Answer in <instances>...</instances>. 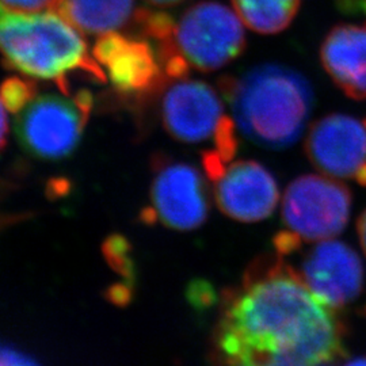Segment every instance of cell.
Returning <instances> with one entry per match:
<instances>
[{
	"mask_svg": "<svg viewBox=\"0 0 366 366\" xmlns=\"http://www.w3.org/2000/svg\"><path fill=\"white\" fill-rule=\"evenodd\" d=\"M345 328L277 252L227 290L214 331L222 366H316L345 355Z\"/></svg>",
	"mask_w": 366,
	"mask_h": 366,
	"instance_id": "6da1fadb",
	"label": "cell"
},
{
	"mask_svg": "<svg viewBox=\"0 0 366 366\" xmlns=\"http://www.w3.org/2000/svg\"><path fill=\"white\" fill-rule=\"evenodd\" d=\"M237 129L254 144L284 149L305 129L314 107V90L300 72L262 64L219 83Z\"/></svg>",
	"mask_w": 366,
	"mask_h": 366,
	"instance_id": "7a4b0ae2",
	"label": "cell"
},
{
	"mask_svg": "<svg viewBox=\"0 0 366 366\" xmlns=\"http://www.w3.org/2000/svg\"><path fill=\"white\" fill-rule=\"evenodd\" d=\"M64 18L56 13L0 14V52L6 66L25 75L53 79L69 95L66 75L83 71L105 81L102 68L87 52V45Z\"/></svg>",
	"mask_w": 366,
	"mask_h": 366,
	"instance_id": "3957f363",
	"label": "cell"
},
{
	"mask_svg": "<svg viewBox=\"0 0 366 366\" xmlns=\"http://www.w3.org/2000/svg\"><path fill=\"white\" fill-rule=\"evenodd\" d=\"M350 209L345 184L320 175L296 178L282 201L285 229L274 237L275 252L287 258L305 243L334 239L347 225Z\"/></svg>",
	"mask_w": 366,
	"mask_h": 366,
	"instance_id": "277c9868",
	"label": "cell"
},
{
	"mask_svg": "<svg viewBox=\"0 0 366 366\" xmlns=\"http://www.w3.org/2000/svg\"><path fill=\"white\" fill-rule=\"evenodd\" d=\"M246 34L237 14L217 1H201L183 13L160 54H179L190 68L213 72L237 59Z\"/></svg>",
	"mask_w": 366,
	"mask_h": 366,
	"instance_id": "5b68a950",
	"label": "cell"
},
{
	"mask_svg": "<svg viewBox=\"0 0 366 366\" xmlns=\"http://www.w3.org/2000/svg\"><path fill=\"white\" fill-rule=\"evenodd\" d=\"M92 109V92H78L71 99L54 94L34 98L18 114L15 133L33 157L57 160L78 147Z\"/></svg>",
	"mask_w": 366,
	"mask_h": 366,
	"instance_id": "8992f818",
	"label": "cell"
},
{
	"mask_svg": "<svg viewBox=\"0 0 366 366\" xmlns=\"http://www.w3.org/2000/svg\"><path fill=\"white\" fill-rule=\"evenodd\" d=\"M207 184L189 163L157 157L151 184V207L144 210L145 222H160L174 231H193L208 219Z\"/></svg>",
	"mask_w": 366,
	"mask_h": 366,
	"instance_id": "52a82bcc",
	"label": "cell"
},
{
	"mask_svg": "<svg viewBox=\"0 0 366 366\" xmlns=\"http://www.w3.org/2000/svg\"><path fill=\"white\" fill-rule=\"evenodd\" d=\"M295 270L315 297L334 311L353 302L364 288L365 274L358 254L334 239L317 242Z\"/></svg>",
	"mask_w": 366,
	"mask_h": 366,
	"instance_id": "ba28073f",
	"label": "cell"
},
{
	"mask_svg": "<svg viewBox=\"0 0 366 366\" xmlns=\"http://www.w3.org/2000/svg\"><path fill=\"white\" fill-rule=\"evenodd\" d=\"M305 152L327 177L366 186V124L331 114L316 121L308 132Z\"/></svg>",
	"mask_w": 366,
	"mask_h": 366,
	"instance_id": "9c48e42d",
	"label": "cell"
},
{
	"mask_svg": "<svg viewBox=\"0 0 366 366\" xmlns=\"http://www.w3.org/2000/svg\"><path fill=\"white\" fill-rule=\"evenodd\" d=\"M209 179L219 209L235 222H262L277 208V181L255 160L229 162Z\"/></svg>",
	"mask_w": 366,
	"mask_h": 366,
	"instance_id": "30bf717a",
	"label": "cell"
},
{
	"mask_svg": "<svg viewBox=\"0 0 366 366\" xmlns=\"http://www.w3.org/2000/svg\"><path fill=\"white\" fill-rule=\"evenodd\" d=\"M224 106L217 92L204 81L179 80L170 86L162 101L166 131L183 143H213L225 122Z\"/></svg>",
	"mask_w": 366,
	"mask_h": 366,
	"instance_id": "8fae6325",
	"label": "cell"
},
{
	"mask_svg": "<svg viewBox=\"0 0 366 366\" xmlns=\"http://www.w3.org/2000/svg\"><path fill=\"white\" fill-rule=\"evenodd\" d=\"M94 59L105 66L119 92H145L162 80L155 51L147 41L127 39L116 31L104 34L92 49Z\"/></svg>",
	"mask_w": 366,
	"mask_h": 366,
	"instance_id": "7c38bea8",
	"label": "cell"
},
{
	"mask_svg": "<svg viewBox=\"0 0 366 366\" xmlns=\"http://www.w3.org/2000/svg\"><path fill=\"white\" fill-rule=\"evenodd\" d=\"M320 60L349 98L366 101V25L334 27L322 44Z\"/></svg>",
	"mask_w": 366,
	"mask_h": 366,
	"instance_id": "4fadbf2b",
	"label": "cell"
},
{
	"mask_svg": "<svg viewBox=\"0 0 366 366\" xmlns=\"http://www.w3.org/2000/svg\"><path fill=\"white\" fill-rule=\"evenodd\" d=\"M53 11L86 34H107L136 19L134 0H56Z\"/></svg>",
	"mask_w": 366,
	"mask_h": 366,
	"instance_id": "5bb4252c",
	"label": "cell"
},
{
	"mask_svg": "<svg viewBox=\"0 0 366 366\" xmlns=\"http://www.w3.org/2000/svg\"><path fill=\"white\" fill-rule=\"evenodd\" d=\"M235 13L251 30L275 34L292 24L300 0H232Z\"/></svg>",
	"mask_w": 366,
	"mask_h": 366,
	"instance_id": "9a60e30c",
	"label": "cell"
},
{
	"mask_svg": "<svg viewBox=\"0 0 366 366\" xmlns=\"http://www.w3.org/2000/svg\"><path fill=\"white\" fill-rule=\"evenodd\" d=\"M36 97V84L31 80L21 78L6 79L0 86V98L6 109L18 114Z\"/></svg>",
	"mask_w": 366,
	"mask_h": 366,
	"instance_id": "2e32d148",
	"label": "cell"
},
{
	"mask_svg": "<svg viewBox=\"0 0 366 366\" xmlns=\"http://www.w3.org/2000/svg\"><path fill=\"white\" fill-rule=\"evenodd\" d=\"M136 22L143 29L145 36L157 39L159 45L170 41L177 24L169 14L149 10H137Z\"/></svg>",
	"mask_w": 366,
	"mask_h": 366,
	"instance_id": "e0dca14e",
	"label": "cell"
},
{
	"mask_svg": "<svg viewBox=\"0 0 366 366\" xmlns=\"http://www.w3.org/2000/svg\"><path fill=\"white\" fill-rule=\"evenodd\" d=\"M104 252H105L106 259L116 272L131 278L133 273L131 247L124 237L121 236L109 237L104 246Z\"/></svg>",
	"mask_w": 366,
	"mask_h": 366,
	"instance_id": "ac0fdd59",
	"label": "cell"
},
{
	"mask_svg": "<svg viewBox=\"0 0 366 366\" xmlns=\"http://www.w3.org/2000/svg\"><path fill=\"white\" fill-rule=\"evenodd\" d=\"M56 0H0L4 9L15 13H39L51 9Z\"/></svg>",
	"mask_w": 366,
	"mask_h": 366,
	"instance_id": "d6986e66",
	"label": "cell"
},
{
	"mask_svg": "<svg viewBox=\"0 0 366 366\" xmlns=\"http://www.w3.org/2000/svg\"><path fill=\"white\" fill-rule=\"evenodd\" d=\"M0 366H39L26 354L19 353L11 347L0 346Z\"/></svg>",
	"mask_w": 366,
	"mask_h": 366,
	"instance_id": "ffe728a7",
	"label": "cell"
},
{
	"mask_svg": "<svg viewBox=\"0 0 366 366\" xmlns=\"http://www.w3.org/2000/svg\"><path fill=\"white\" fill-rule=\"evenodd\" d=\"M4 104L0 98V151L4 148L6 140H7V132H9V124H7V116L4 110Z\"/></svg>",
	"mask_w": 366,
	"mask_h": 366,
	"instance_id": "44dd1931",
	"label": "cell"
},
{
	"mask_svg": "<svg viewBox=\"0 0 366 366\" xmlns=\"http://www.w3.org/2000/svg\"><path fill=\"white\" fill-rule=\"evenodd\" d=\"M357 231H358V237L361 242L362 249L366 255V210L360 216L358 222H357Z\"/></svg>",
	"mask_w": 366,
	"mask_h": 366,
	"instance_id": "7402d4cb",
	"label": "cell"
},
{
	"mask_svg": "<svg viewBox=\"0 0 366 366\" xmlns=\"http://www.w3.org/2000/svg\"><path fill=\"white\" fill-rule=\"evenodd\" d=\"M147 1L154 6H159V7H169V6H175L183 0H147Z\"/></svg>",
	"mask_w": 366,
	"mask_h": 366,
	"instance_id": "603a6c76",
	"label": "cell"
},
{
	"mask_svg": "<svg viewBox=\"0 0 366 366\" xmlns=\"http://www.w3.org/2000/svg\"><path fill=\"white\" fill-rule=\"evenodd\" d=\"M343 366H366V355L354 357L352 360H349Z\"/></svg>",
	"mask_w": 366,
	"mask_h": 366,
	"instance_id": "cb8c5ba5",
	"label": "cell"
},
{
	"mask_svg": "<svg viewBox=\"0 0 366 366\" xmlns=\"http://www.w3.org/2000/svg\"><path fill=\"white\" fill-rule=\"evenodd\" d=\"M337 362H338V361H326V362H322V364H319V365L316 366H335L337 365Z\"/></svg>",
	"mask_w": 366,
	"mask_h": 366,
	"instance_id": "d4e9b609",
	"label": "cell"
},
{
	"mask_svg": "<svg viewBox=\"0 0 366 366\" xmlns=\"http://www.w3.org/2000/svg\"><path fill=\"white\" fill-rule=\"evenodd\" d=\"M365 124H366V122H365Z\"/></svg>",
	"mask_w": 366,
	"mask_h": 366,
	"instance_id": "484cf974",
	"label": "cell"
}]
</instances>
